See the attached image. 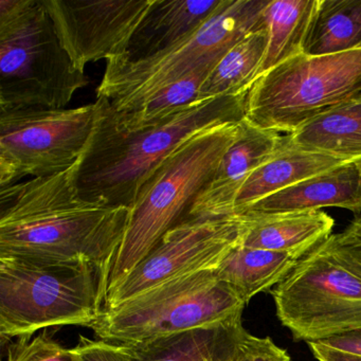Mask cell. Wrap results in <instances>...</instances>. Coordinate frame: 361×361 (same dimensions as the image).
<instances>
[{
	"label": "cell",
	"instance_id": "6da1fadb",
	"mask_svg": "<svg viewBox=\"0 0 361 361\" xmlns=\"http://www.w3.org/2000/svg\"><path fill=\"white\" fill-rule=\"evenodd\" d=\"M130 208L88 202L73 168L0 188V257L88 263L111 274Z\"/></svg>",
	"mask_w": 361,
	"mask_h": 361
},
{
	"label": "cell",
	"instance_id": "7a4b0ae2",
	"mask_svg": "<svg viewBox=\"0 0 361 361\" xmlns=\"http://www.w3.org/2000/svg\"><path fill=\"white\" fill-rule=\"evenodd\" d=\"M248 92L219 97L154 126L126 128L105 99L90 142L73 166L78 194L88 202L132 208L142 185L162 161L193 135L246 118Z\"/></svg>",
	"mask_w": 361,
	"mask_h": 361
},
{
	"label": "cell",
	"instance_id": "3957f363",
	"mask_svg": "<svg viewBox=\"0 0 361 361\" xmlns=\"http://www.w3.org/2000/svg\"><path fill=\"white\" fill-rule=\"evenodd\" d=\"M238 123L207 128L183 141L145 181L109 274L107 293L151 252L162 236L187 217L238 134Z\"/></svg>",
	"mask_w": 361,
	"mask_h": 361
},
{
	"label": "cell",
	"instance_id": "277c9868",
	"mask_svg": "<svg viewBox=\"0 0 361 361\" xmlns=\"http://www.w3.org/2000/svg\"><path fill=\"white\" fill-rule=\"evenodd\" d=\"M109 281L92 264L0 257L3 342L50 327L90 326L103 312Z\"/></svg>",
	"mask_w": 361,
	"mask_h": 361
},
{
	"label": "cell",
	"instance_id": "5b68a950",
	"mask_svg": "<svg viewBox=\"0 0 361 361\" xmlns=\"http://www.w3.org/2000/svg\"><path fill=\"white\" fill-rule=\"evenodd\" d=\"M90 81L42 0H0V109H63Z\"/></svg>",
	"mask_w": 361,
	"mask_h": 361
},
{
	"label": "cell",
	"instance_id": "8992f818",
	"mask_svg": "<svg viewBox=\"0 0 361 361\" xmlns=\"http://www.w3.org/2000/svg\"><path fill=\"white\" fill-rule=\"evenodd\" d=\"M269 1L224 0L202 27L170 49L145 60L109 61L97 99H105L117 113H128L170 84L214 68L236 44L266 27L264 11Z\"/></svg>",
	"mask_w": 361,
	"mask_h": 361
},
{
	"label": "cell",
	"instance_id": "52a82bcc",
	"mask_svg": "<svg viewBox=\"0 0 361 361\" xmlns=\"http://www.w3.org/2000/svg\"><path fill=\"white\" fill-rule=\"evenodd\" d=\"M271 295L295 341L361 331V257L331 234L299 259Z\"/></svg>",
	"mask_w": 361,
	"mask_h": 361
},
{
	"label": "cell",
	"instance_id": "ba28073f",
	"mask_svg": "<svg viewBox=\"0 0 361 361\" xmlns=\"http://www.w3.org/2000/svg\"><path fill=\"white\" fill-rule=\"evenodd\" d=\"M244 300L215 270L195 272L158 285L128 301L104 308L88 329L98 339L141 345L197 329L242 322Z\"/></svg>",
	"mask_w": 361,
	"mask_h": 361
},
{
	"label": "cell",
	"instance_id": "9c48e42d",
	"mask_svg": "<svg viewBox=\"0 0 361 361\" xmlns=\"http://www.w3.org/2000/svg\"><path fill=\"white\" fill-rule=\"evenodd\" d=\"M361 100V49L333 56L302 54L264 73L247 99L246 118L291 134L314 118Z\"/></svg>",
	"mask_w": 361,
	"mask_h": 361
},
{
	"label": "cell",
	"instance_id": "30bf717a",
	"mask_svg": "<svg viewBox=\"0 0 361 361\" xmlns=\"http://www.w3.org/2000/svg\"><path fill=\"white\" fill-rule=\"evenodd\" d=\"M102 109H0V188L73 168L83 155Z\"/></svg>",
	"mask_w": 361,
	"mask_h": 361
},
{
	"label": "cell",
	"instance_id": "8fae6325",
	"mask_svg": "<svg viewBox=\"0 0 361 361\" xmlns=\"http://www.w3.org/2000/svg\"><path fill=\"white\" fill-rule=\"evenodd\" d=\"M245 233L246 221L240 215L185 217L107 293L104 308L115 307L174 279L216 270L228 255L242 245Z\"/></svg>",
	"mask_w": 361,
	"mask_h": 361
},
{
	"label": "cell",
	"instance_id": "7c38bea8",
	"mask_svg": "<svg viewBox=\"0 0 361 361\" xmlns=\"http://www.w3.org/2000/svg\"><path fill=\"white\" fill-rule=\"evenodd\" d=\"M75 68L124 58L156 0H42Z\"/></svg>",
	"mask_w": 361,
	"mask_h": 361
},
{
	"label": "cell",
	"instance_id": "4fadbf2b",
	"mask_svg": "<svg viewBox=\"0 0 361 361\" xmlns=\"http://www.w3.org/2000/svg\"><path fill=\"white\" fill-rule=\"evenodd\" d=\"M284 143L279 133L255 126L247 118L238 122L235 139L221 158L214 176L192 204L187 216H229L246 179L269 160Z\"/></svg>",
	"mask_w": 361,
	"mask_h": 361
},
{
	"label": "cell",
	"instance_id": "5bb4252c",
	"mask_svg": "<svg viewBox=\"0 0 361 361\" xmlns=\"http://www.w3.org/2000/svg\"><path fill=\"white\" fill-rule=\"evenodd\" d=\"M329 207L361 213V159L344 162L304 179L240 209L235 214L263 216L307 212Z\"/></svg>",
	"mask_w": 361,
	"mask_h": 361
},
{
	"label": "cell",
	"instance_id": "9a60e30c",
	"mask_svg": "<svg viewBox=\"0 0 361 361\" xmlns=\"http://www.w3.org/2000/svg\"><path fill=\"white\" fill-rule=\"evenodd\" d=\"M224 0H156L130 42L128 61L157 56L183 41L202 26Z\"/></svg>",
	"mask_w": 361,
	"mask_h": 361
},
{
	"label": "cell",
	"instance_id": "2e32d148",
	"mask_svg": "<svg viewBox=\"0 0 361 361\" xmlns=\"http://www.w3.org/2000/svg\"><path fill=\"white\" fill-rule=\"evenodd\" d=\"M244 219L243 246L300 255L329 238L335 225V221L320 210Z\"/></svg>",
	"mask_w": 361,
	"mask_h": 361
},
{
	"label": "cell",
	"instance_id": "e0dca14e",
	"mask_svg": "<svg viewBox=\"0 0 361 361\" xmlns=\"http://www.w3.org/2000/svg\"><path fill=\"white\" fill-rule=\"evenodd\" d=\"M343 160L304 151L284 137L281 149L257 169L243 183L234 200L233 212L291 187L304 179L344 164Z\"/></svg>",
	"mask_w": 361,
	"mask_h": 361
},
{
	"label": "cell",
	"instance_id": "ac0fdd59",
	"mask_svg": "<svg viewBox=\"0 0 361 361\" xmlns=\"http://www.w3.org/2000/svg\"><path fill=\"white\" fill-rule=\"evenodd\" d=\"M286 137L304 151L343 161L361 159V100L323 114Z\"/></svg>",
	"mask_w": 361,
	"mask_h": 361
},
{
	"label": "cell",
	"instance_id": "d6986e66",
	"mask_svg": "<svg viewBox=\"0 0 361 361\" xmlns=\"http://www.w3.org/2000/svg\"><path fill=\"white\" fill-rule=\"evenodd\" d=\"M303 255L240 246L234 248L215 270L219 280L229 284L245 303L276 287Z\"/></svg>",
	"mask_w": 361,
	"mask_h": 361
},
{
	"label": "cell",
	"instance_id": "ffe728a7",
	"mask_svg": "<svg viewBox=\"0 0 361 361\" xmlns=\"http://www.w3.org/2000/svg\"><path fill=\"white\" fill-rule=\"evenodd\" d=\"M361 49V0H317L304 43L308 56Z\"/></svg>",
	"mask_w": 361,
	"mask_h": 361
},
{
	"label": "cell",
	"instance_id": "44dd1931",
	"mask_svg": "<svg viewBox=\"0 0 361 361\" xmlns=\"http://www.w3.org/2000/svg\"><path fill=\"white\" fill-rule=\"evenodd\" d=\"M268 45L267 27L247 35L215 65L200 88V100L248 92L257 81Z\"/></svg>",
	"mask_w": 361,
	"mask_h": 361
},
{
	"label": "cell",
	"instance_id": "7402d4cb",
	"mask_svg": "<svg viewBox=\"0 0 361 361\" xmlns=\"http://www.w3.org/2000/svg\"><path fill=\"white\" fill-rule=\"evenodd\" d=\"M316 6L317 0L269 1L264 11L268 45L259 78L274 67L303 54Z\"/></svg>",
	"mask_w": 361,
	"mask_h": 361
},
{
	"label": "cell",
	"instance_id": "603a6c76",
	"mask_svg": "<svg viewBox=\"0 0 361 361\" xmlns=\"http://www.w3.org/2000/svg\"><path fill=\"white\" fill-rule=\"evenodd\" d=\"M243 329L242 322L192 329L130 348L137 361H215L234 345Z\"/></svg>",
	"mask_w": 361,
	"mask_h": 361
},
{
	"label": "cell",
	"instance_id": "cb8c5ba5",
	"mask_svg": "<svg viewBox=\"0 0 361 361\" xmlns=\"http://www.w3.org/2000/svg\"><path fill=\"white\" fill-rule=\"evenodd\" d=\"M211 71L212 69H202L170 84L135 111L117 113L111 109L116 120L126 128L154 126L202 102L200 88Z\"/></svg>",
	"mask_w": 361,
	"mask_h": 361
},
{
	"label": "cell",
	"instance_id": "d4e9b609",
	"mask_svg": "<svg viewBox=\"0 0 361 361\" xmlns=\"http://www.w3.org/2000/svg\"><path fill=\"white\" fill-rule=\"evenodd\" d=\"M6 361H79V359L75 348H65L45 329L30 339H18L9 344Z\"/></svg>",
	"mask_w": 361,
	"mask_h": 361
},
{
	"label": "cell",
	"instance_id": "484cf974",
	"mask_svg": "<svg viewBox=\"0 0 361 361\" xmlns=\"http://www.w3.org/2000/svg\"><path fill=\"white\" fill-rule=\"evenodd\" d=\"M232 361H291V358L271 338L257 337L244 329L236 340Z\"/></svg>",
	"mask_w": 361,
	"mask_h": 361
},
{
	"label": "cell",
	"instance_id": "4316f807",
	"mask_svg": "<svg viewBox=\"0 0 361 361\" xmlns=\"http://www.w3.org/2000/svg\"><path fill=\"white\" fill-rule=\"evenodd\" d=\"M79 361H137L130 346L80 336L75 346Z\"/></svg>",
	"mask_w": 361,
	"mask_h": 361
},
{
	"label": "cell",
	"instance_id": "83f0119b",
	"mask_svg": "<svg viewBox=\"0 0 361 361\" xmlns=\"http://www.w3.org/2000/svg\"><path fill=\"white\" fill-rule=\"evenodd\" d=\"M318 342H321V343L329 346V348H334V350L361 356V331L336 336V337H331L329 339Z\"/></svg>",
	"mask_w": 361,
	"mask_h": 361
},
{
	"label": "cell",
	"instance_id": "f1b7e54d",
	"mask_svg": "<svg viewBox=\"0 0 361 361\" xmlns=\"http://www.w3.org/2000/svg\"><path fill=\"white\" fill-rule=\"evenodd\" d=\"M314 358L318 361H361V356L334 350L321 342L307 343Z\"/></svg>",
	"mask_w": 361,
	"mask_h": 361
},
{
	"label": "cell",
	"instance_id": "f546056e",
	"mask_svg": "<svg viewBox=\"0 0 361 361\" xmlns=\"http://www.w3.org/2000/svg\"><path fill=\"white\" fill-rule=\"evenodd\" d=\"M337 236L343 244L350 247L361 257V214L355 217L354 221L345 228L344 231L337 233Z\"/></svg>",
	"mask_w": 361,
	"mask_h": 361
},
{
	"label": "cell",
	"instance_id": "4dcf8cb0",
	"mask_svg": "<svg viewBox=\"0 0 361 361\" xmlns=\"http://www.w3.org/2000/svg\"><path fill=\"white\" fill-rule=\"evenodd\" d=\"M235 343H234V345L232 346V348H230L227 352H225L223 355H221V356H219V358H217L215 361H232V355H233L234 346H235Z\"/></svg>",
	"mask_w": 361,
	"mask_h": 361
}]
</instances>
